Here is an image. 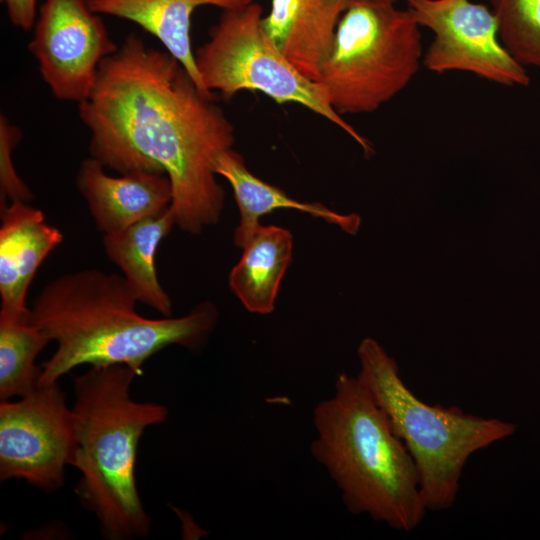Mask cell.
I'll return each instance as SVG.
<instances>
[{
  "label": "cell",
  "mask_w": 540,
  "mask_h": 540,
  "mask_svg": "<svg viewBox=\"0 0 540 540\" xmlns=\"http://www.w3.org/2000/svg\"><path fill=\"white\" fill-rule=\"evenodd\" d=\"M213 96L169 52L131 34L103 60L78 104L91 157L120 174H166L176 225L192 235L220 220L225 192L213 163L235 140Z\"/></svg>",
  "instance_id": "cell-1"
},
{
  "label": "cell",
  "mask_w": 540,
  "mask_h": 540,
  "mask_svg": "<svg viewBox=\"0 0 540 540\" xmlns=\"http://www.w3.org/2000/svg\"><path fill=\"white\" fill-rule=\"evenodd\" d=\"M123 276L97 269L61 275L46 284L29 308V321L57 343L42 364L38 386L58 383L80 365H125L142 374L143 364L171 345L196 349L213 332L218 311L211 302L182 317L150 319Z\"/></svg>",
  "instance_id": "cell-2"
},
{
  "label": "cell",
  "mask_w": 540,
  "mask_h": 540,
  "mask_svg": "<svg viewBox=\"0 0 540 540\" xmlns=\"http://www.w3.org/2000/svg\"><path fill=\"white\" fill-rule=\"evenodd\" d=\"M313 457L349 512L392 529H416L427 511L416 464L357 376L338 375L332 397L314 409Z\"/></svg>",
  "instance_id": "cell-3"
},
{
  "label": "cell",
  "mask_w": 540,
  "mask_h": 540,
  "mask_svg": "<svg viewBox=\"0 0 540 540\" xmlns=\"http://www.w3.org/2000/svg\"><path fill=\"white\" fill-rule=\"evenodd\" d=\"M136 376L125 365L91 366L74 380L76 492L110 540L145 537L151 528L136 485L137 450L145 429L163 423L168 410L131 397Z\"/></svg>",
  "instance_id": "cell-4"
},
{
  "label": "cell",
  "mask_w": 540,
  "mask_h": 540,
  "mask_svg": "<svg viewBox=\"0 0 540 540\" xmlns=\"http://www.w3.org/2000/svg\"><path fill=\"white\" fill-rule=\"evenodd\" d=\"M357 354V377L411 454L427 510L449 509L456 502L470 456L511 436L514 424L468 414L457 406L425 403L408 388L396 361L373 338L363 339Z\"/></svg>",
  "instance_id": "cell-5"
},
{
  "label": "cell",
  "mask_w": 540,
  "mask_h": 540,
  "mask_svg": "<svg viewBox=\"0 0 540 540\" xmlns=\"http://www.w3.org/2000/svg\"><path fill=\"white\" fill-rule=\"evenodd\" d=\"M422 59L420 25L409 9L354 0L315 82L341 116L371 113L410 83Z\"/></svg>",
  "instance_id": "cell-6"
},
{
  "label": "cell",
  "mask_w": 540,
  "mask_h": 540,
  "mask_svg": "<svg viewBox=\"0 0 540 540\" xmlns=\"http://www.w3.org/2000/svg\"><path fill=\"white\" fill-rule=\"evenodd\" d=\"M263 17L257 2L222 10L209 39L195 52L205 89L227 100L247 90L261 92L278 104L302 105L341 128L370 156V142L332 108L319 85L301 74L277 48L264 30Z\"/></svg>",
  "instance_id": "cell-7"
},
{
  "label": "cell",
  "mask_w": 540,
  "mask_h": 540,
  "mask_svg": "<svg viewBox=\"0 0 540 540\" xmlns=\"http://www.w3.org/2000/svg\"><path fill=\"white\" fill-rule=\"evenodd\" d=\"M77 447L75 420L58 383L0 403V479H23L47 492L64 483Z\"/></svg>",
  "instance_id": "cell-8"
},
{
  "label": "cell",
  "mask_w": 540,
  "mask_h": 540,
  "mask_svg": "<svg viewBox=\"0 0 540 540\" xmlns=\"http://www.w3.org/2000/svg\"><path fill=\"white\" fill-rule=\"evenodd\" d=\"M416 22L434 39L422 62L431 72L462 71L504 86H528L530 78L505 48L492 10L470 0H405Z\"/></svg>",
  "instance_id": "cell-9"
},
{
  "label": "cell",
  "mask_w": 540,
  "mask_h": 540,
  "mask_svg": "<svg viewBox=\"0 0 540 540\" xmlns=\"http://www.w3.org/2000/svg\"><path fill=\"white\" fill-rule=\"evenodd\" d=\"M117 48L87 0H44L29 43L51 93L78 104L89 97L101 63Z\"/></svg>",
  "instance_id": "cell-10"
},
{
  "label": "cell",
  "mask_w": 540,
  "mask_h": 540,
  "mask_svg": "<svg viewBox=\"0 0 540 540\" xmlns=\"http://www.w3.org/2000/svg\"><path fill=\"white\" fill-rule=\"evenodd\" d=\"M76 185L88 204L99 231L125 230L146 218L158 216L172 201L169 178L164 173L131 171L114 177L95 158L82 161Z\"/></svg>",
  "instance_id": "cell-11"
},
{
  "label": "cell",
  "mask_w": 540,
  "mask_h": 540,
  "mask_svg": "<svg viewBox=\"0 0 540 540\" xmlns=\"http://www.w3.org/2000/svg\"><path fill=\"white\" fill-rule=\"evenodd\" d=\"M1 213L0 313L27 316L26 295L39 266L63 235L39 209L12 202Z\"/></svg>",
  "instance_id": "cell-12"
},
{
  "label": "cell",
  "mask_w": 540,
  "mask_h": 540,
  "mask_svg": "<svg viewBox=\"0 0 540 540\" xmlns=\"http://www.w3.org/2000/svg\"><path fill=\"white\" fill-rule=\"evenodd\" d=\"M354 0H271L267 35L305 77L315 82L338 22Z\"/></svg>",
  "instance_id": "cell-13"
},
{
  "label": "cell",
  "mask_w": 540,
  "mask_h": 540,
  "mask_svg": "<svg viewBox=\"0 0 540 540\" xmlns=\"http://www.w3.org/2000/svg\"><path fill=\"white\" fill-rule=\"evenodd\" d=\"M216 175L230 184L239 209L240 220L234 232V243L242 248L261 225L259 220L277 209H293L325 220L349 234H356L361 224L358 214H339L321 203L301 202L282 189L268 184L247 168L244 158L232 148L218 154L213 163Z\"/></svg>",
  "instance_id": "cell-14"
},
{
  "label": "cell",
  "mask_w": 540,
  "mask_h": 540,
  "mask_svg": "<svg viewBox=\"0 0 540 540\" xmlns=\"http://www.w3.org/2000/svg\"><path fill=\"white\" fill-rule=\"evenodd\" d=\"M97 14L125 19L157 38L186 69L197 86L209 93L200 78L191 42V18L200 6L222 10L244 7L254 0H87Z\"/></svg>",
  "instance_id": "cell-15"
},
{
  "label": "cell",
  "mask_w": 540,
  "mask_h": 540,
  "mask_svg": "<svg viewBox=\"0 0 540 540\" xmlns=\"http://www.w3.org/2000/svg\"><path fill=\"white\" fill-rule=\"evenodd\" d=\"M176 225L170 206L158 216L146 218L125 230L104 234L107 257L122 271L129 288L141 302L170 317L172 302L161 286L155 256L160 242Z\"/></svg>",
  "instance_id": "cell-16"
},
{
  "label": "cell",
  "mask_w": 540,
  "mask_h": 540,
  "mask_svg": "<svg viewBox=\"0 0 540 540\" xmlns=\"http://www.w3.org/2000/svg\"><path fill=\"white\" fill-rule=\"evenodd\" d=\"M241 249L228 276L229 288L249 312L269 314L291 263L292 234L279 226L260 225Z\"/></svg>",
  "instance_id": "cell-17"
},
{
  "label": "cell",
  "mask_w": 540,
  "mask_h": 540,
  "mask_svg": "<svg viewBox=\"0 0 540 540\" xmlns=\"http://www.w3.org/2000/svg\"><path fill=\"white\" fill-rule=\"evenodd\" d=\"M27 316L0 313V398L22 397L38 387L36 357L50 341Z\"/></svg>",
  "instance_id": "cell-18"
},
{
  "label": "cell",
  "mask_w": 540,
  "mask_h": 540,
  "mask_svg": "<svg viewBox=\"0 0 540 540\" xmlns=\"http://www.w3.org/2000/svg\"><path fill=\"white\" fill-rule=\"evenodd\" d=\"M501 42L524 67L540 68V0H489Z\"/></svg>",
  "instance_id": "cell-19"
},
{
  "label": "cell",
  "mask_w": 540,
  "mask_h": 540,
  "mask_svg": "<svg viewBox=\"0 0 540 540\" xmlns=\"http://www.w3.org/2000/svg\"><path fill=\"white\" fill-rule=\"evenodd\" d=\"M22 137L21 129L8 118L0 116V211L8 201L28 203L33 199L29 187L18 175L13 163V151Z\"/></svg>",
  "instance_id": "cell-20"
},
{
  "label": "cell",
  "mask_w": 540,
  "mask_h": 540,
  "mask_svg": "<svg viewBox=\"0 0 540 540\" xmlns=\"http://www.w3.org/2000/svg\"><path fill=\"white\" fill-rule=\"evenodd\" d=\"M10 21L22 30H30L36 22L38 0H3Z\"/></svg>",
  "instance_id": "cell-21"
},
{
  "label": "cell",
  "mask_w": 540,
  "mask_h": 540,
  "mask_svg": "<svg viewBox=\"0 0 540 540\" xmlns=\"http://www.w3.org/2000/svg\"><path fill=\"white\" fill-rule=\"evenodd\" d=\"M374 4L394 5L397 0H363Z\"/></svg>",
  "instance_id": "cell-22"
}]
</instances>
